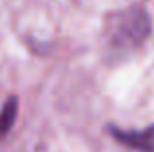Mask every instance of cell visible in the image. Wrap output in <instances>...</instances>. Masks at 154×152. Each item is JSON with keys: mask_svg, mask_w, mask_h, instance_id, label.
<instances>
[{"mask_svg": "<svg viewBox=\"0 0 154 152\" xmlns=\"http://www.w3.org/2000/svg\"><path fill=\"white\" fill-rule=\"evenodd\" d=\"M16 117H18V99L10 98L4 103V107L0 109V137H4L14 127Z\"/></svg>", "mask_w": 154, "mask_h": 152, "instance_id": "cell-3", "label": "cell"}, {"mask_svg": "<svg viewBox=\"0 0 154 152\" xmlns=\"http://www.w3.org/2000/svg\"><path fill=\"white\" fill-rule=\"evenodd\" d=\"M109 133L121 142L133 150L140 152H154V125L146 127L143 131H123L117 127H109Z\"/></svg>", "mask_w": 154, "mask_h": 152, "instance_id": "cell-2", "label": "cell"}, {"mask_svg": "<svg viewBox=\"0 0 154 152\" xmlns=\"http://www.w3.org/2000/svg\"><path fill=\"white\" fill-rule=\"evenodd\" d=\"M150 35V18L143 6H131L107 20L105 47L113 59L135 53Z\"/></svg>", "mask_w": 154, "mask_h": 152, "instance_id": "cell-1", "label": "cell"}]
</instances>
